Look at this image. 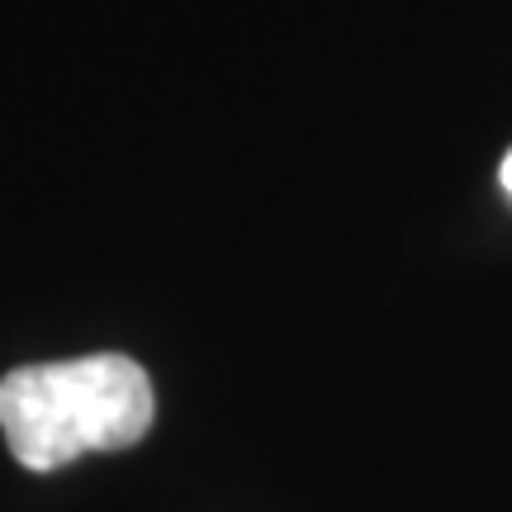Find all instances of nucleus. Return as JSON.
<instances>
[{
	"label": "nucleus",
	"instance_id": "nucleus-1",
	"mask_svg": "<svg viewBox=\"0 0 512 512\" xmlns=\"http://www.w3.org/2000/svg\"><path fill=\"white\" fill-rule=\"evenodd\" d=\"M152 418V380L124 351L15 366L0 380V437L29 475H53L91 451H128Z\"/></svg>",
	"mask_w": 512,
	"mask_h": 512
},
{
	"label": "nucleus",
	"instance_id": "nucleus-2",
	"mask_svg": "<svg viewBox=\"0 0 512 512\" xmlns=\"http://www.w3.org/2000/svg\"><path fill=\"white\" fill-rule=\"evenodd\" d=\"M498 176H503V190H508V195H512V152H508V157H503V171H498Z\"/></svg>",
	"mask_w": 512,
	"mask_h": 512
}]
</instances>
